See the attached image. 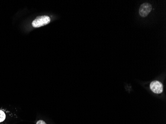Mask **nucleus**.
<instances>
[{"label":"nucleus","mask_w":166,"mask_h":124,"mask_svg":"<svg viewBox=\"0 0 166 124\" xmlns=\"http://www.w3.org/2000/svg\"><path fill=\"white\" fill-rule=\"evenodd\" d=\"M5 115L3 111L0 110V122L4 121L5 120Z\"/></svg>","instance_id":"obj_4"},{"label":"nucleus","mask_w":166,"mask_h":124,"mask_svg":"<svg viewBox=\"0 0 166 124\" xmlns=\"http://www.w3.org/2000/svg\"><path fill=\"white\" fill-rule=\"evenodd\" d=\"M150 89L153 92L160 94L163 92V85L159 81H153L150 84Z\"/></svg>","instance_id":"obj_3"},{"label":"nucleus","mask_w":166,"mask_h":124,"mask_svg":"<svg viewBox=\"0 0 166 124\" xmlns=\"http://www.w3.org/2000/svg\"><path fill=\"white\" fill-rule=\"evenodd\" d=\"M152 7L149 3H143V4L140 5L139 10V14L142 17L145 18L149 14L152 10Z\"/></svg>","instance_id":"obj_2"},{"label":"nucleus","mask_w":166,"mask_h":124,"mask_svg":"<svg viewBox=\"0 0 166 124\" xmlns=\"http://www.w3.org/2000/svg\"><path fill=\"white\" fill-rule=\"evenodd\" d=\"M36 124H46V123H45V122L44 121H42V120H40V121H38L36 123Z\"/></svg>","instance_id":"obj_5"},{"label":"nucleus","mask_w":166,"mask_h":124,"mask_svg":"<svg viewBox=\"0 0 166 124\" xmlns=\"http://www.w3.org/2000/svg\"><path fill=\"white\" fill-rule=\"evenodd\" d=\"M50 22V18L47 15L37 16L32 22L33 27L37 28L47 25Z\"/></svg>","instance_id":"obj_1"}]
</instances>
